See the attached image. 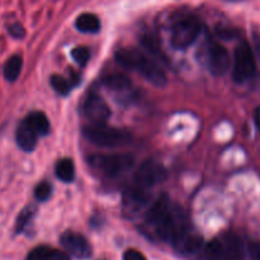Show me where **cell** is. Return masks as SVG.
<instances>
[{"mask_svg":"<svg viewBox=\"0 0 260 260\" xmlns=\"http://www.w3.org/2000/svg\"><path fill=\"white\" fill-rule=\"evenodd\" d=\"M202 30V24L194 14H183L173 22L172 41L173 47L177 50H185L194 43Z\"/></svg>","mask_w":260,"mask_h":260,"instance_id":"cell-1","label":"cell"},{"mask_svg":"<svg viewBox=\"0 0 260 260\" xmlns=\"http://www.w3.org/2000/svg\"><path fill=\"white\" fill-rule=\"evenodd\" d=\"M83 134L88 141L101 147H119L131 142V135L128 132L106 124L84 127Z\"/></svg>","mask_w":260,"mask_h":260,"instance_id":"cell-2","label":"cell"},{"mask_svg":"<svg viewBox=\"0 0 260 260\" xmlns=\"http://www.w3.org/2000/svg\"><path fill=\"white\" fill-rule=\"evenodd\" d=\"M189 225L187 213L179 206H170L167 215L156 225V233L161 240L172 243L173 239Z\"/></svg>","mask_w":260,"mask_h":260,"instance_id":"cell-3","label":"cell"},{"mask_svg":"<svg viewBox=\"0 0 260 260\" xmlns=\"http://www.w3.org/2000/svg\"><path fill=\"white\" fill-rule=\"evenodd\" d=\"M255 71L256 63L253 50L246 42H241L235 48V53H234V81L239 84L245 83L255 75Z\"/></svg>","mask_w":260,"mask_h":260,"instance_id":"cell-4","label":"cell"},{"mask_svg":"<svg viewBox=\"0 0 260 260\" xmlns=\"http://www.w3.org/2000/svg\"><path fill=\"white\" fill-rule=\"evenodd\" d=\"M90 164L108 177H118L134 167L135 157L129 154L94 155Z\"/></svg>","mask_w":260,"mask_h":260,"instance_id":"cell-5","label":"cell"},{"mask_svg":"<svg viewBox=\"0 0 260 260\" xmlns=\"http://www.w3.org/2000/svg\"><path fill=\"white\" fill-rule=\"evenodd\" d=\"M168 178V170L165 169L164 165L155 160H146L141 164L136 173L137 187L149 188L154 185L160 184Z\"/></svg>","mask_w":260,"mask_h":260,"instance_id":"cell-6","label":"cell"},{"mask_svg":"<svg viewBox=\"0 0 260 260\" xmlns=\"http://www.w3.org/2000/svg\"><path fill=\"white\" fill-rule=\"evenodd\" d=\"M175 250L182 254H196L203 248V238L197 230L188 225L172 240Z\"/></svg>","mask_w":260,"mask_h":260,"instance_id":"cell-7","label":"cell"},{"mask_svg":"<svg viewBox=\"0 0 260 260\" xmlns=\"http://www.w3.org/2000/svg\"><path fill=\"white\" fill-rule=\"evenodd\" d=\"M61 245L70 255L78 259H88L91 256L90 244L81 234L66 231L61 236Z\"/></svg>","mask_w":260,"mask_h":260,"instance_id":"cell-8","label":"cell"},{"mask_svg":"<svg viewBox=\"0 0 260 260\" xmlns=\"http://www.w3.org/2000/svg\"><path fill=\"white\" fill-rule=\"evenodd\" d=\"M207 61L210 71L216 76H222L230 69V55L220 43L212 42L208 46Z\"/></svg>","mask_w":260,"mask_h":260,"instance_id":"cell-9","label":"cell"},{"mask_svg":"<svg viewBox=\"0 0 260 260\" xmlns=\"http://www.w3.org/2000/svg\"><path fill=\"white\" fill-rule=\"evenodd\" d=\"M84 114L93 124H104L111 116V111L101 96L91 94L84 103Z\"/></svg>","mask_w":260,"mask_h":260,"instance_id":"cell-10","label":"cell"},{"mask_svg":"<svg viewBox=\"0 0 260 260\" xmlns=\"http://www.w3.org/2000/svg\"><path fill=\"white\" fill-rule=\"evenodd\" d=\"M135 71L141 74L149 83L154 84L155 86H164L167 84V75L164 70L155 61L150 60L145 55L140 58Z\"/></svg>","mask_w":260,"mask_h":260,"instance_id":"cell-11","label":"cell"},{"mask_svg":"<svg viewBox=\"0 0 260 260\" xmlns=\"http://www.w3.org/2000/svg\"><path fill=\"white\" fill-rule=\"evenodd\" d=\"M150 202V194L145 188L136 187L127 189L123 194V207L129 213H137Z\"/></svg>","mask_w":260,"mask_h":260,"instance_id":"cell-12","label":"cell"},{"mask_svg":"<svg viewBox=\"0 0 260 260\" xmlns=\"http://www.w3.org/2000/svg\"><path fill=\"white\" fill-rule=\"evenodd\" d=\"M37 135L29 127V124L23 119L20 124L17 128V134H15V140L17 144L23 151L30 152L35 150L36 145H37Z\"/></svg>","mask_w":260,"mask_h":260,"instance_id":"cell-13","label":"cell"},{"mask_svg":"<svg viewBox=\"0 0 260 260\" xmlns=\"http://www.w3.org/2000/svg\"><path fill=\"white\" fill-rule=\"evenodd\" d=\"M170 206H172V203H170V198L168 197V194L160 196L146 212V216H145L146 222L156 226L162 220V217L167 215Z\"/></svg>","mask_w":260,"mask_h":260,"instance_id":"cell-14","label":"cell"},{"mask_svg":"<svg viewBox=\"0 0 260 260\" xmlns=\"http://www.w3.org/2000/svg\"><path fill=\"white\" fill-rule=\"evenodd\" d=\"M221 240L223 244V260H244V246L239 236L228 234Z\"/></svg>","mask_w":260,"mask_h":260,"instance_id":"cell-15","label":"cell"},{"mask_svg":"<svg viewBox=\"0 0 260 260\" xmlns=\"http://www.w3.org/2000/svg\"><path fill=\"white\" fill-rule=\"evenodd\" d=\"M24 121L29 124L30 128L36 132L38 137L46 136L50 132V121H48L47 116L43 112H30Z\"/></svg>","mask_w":260,"mask_h":260,"instance_id":"cell-16","label":"cell"},{"mask_svg":"<svg viewBox=\"0 0 260 260\" xmlns=\"http://www.w3.org/2000/svg\"><path fill=\"white\" fill-rule=\"evenodd\" d=\"M27 260H70V256L50 246H38L28 254Z\"/></svg>","mask_w":260,"mask_h":260,"instance_id":"cell-17","label":"cell"},{"mask_svg":"<svg viewBox=\"0 0 260 260\" xmlns=\"http://www.w3.org/2000/svg\"><path fill=\"white\" fill-rule=\"evenodd\" d=\"M76 29L83 33H96L101 29V20L95 14L84 13L79 15L75 22Z\"/></svg>","mask_w":260,"mask_h":260,"instance_id":"cell-18","label":"cell"},{"mask_svg":"<svg viewBox=\"0 0 260 260\" xmlns=\"http://www.w3.org/2000/svg\"><path fill=\"white\" fill-rule=\"evenodd\" d=\"M103 84L107 89L113 91H126L131 88L132 83L129 78L123 74H111L103 79Z\"/></svg>","mask_w":260,"mask_h":260,"instance_id":"cell-19","label":"cell"},{"mask_svg":"<svg viewBox=\"0 0 260 260\" xmlns=\"http://www.w3.org/2000/svg\"><path fill=\"white\" fill-rule=\"evenodd\" d=\"M23 60L19 55H14L5 62L4 65V78L8 81H15L22 71Z\"/></svg>","mask_w":260,"mask_h":260,"instance_id":"cell-20","label":"cell"},{"mask_svg":"<svg viewBox=\"0 0 260 260\" xmlns=\"http://www.w3.org/2000/svg\"><path fill=\"white\" fill-rule=\"evenodd\" d=\"M55 170L58 179L65 183L73 182L75 178V167L73 160L70 159H61L60 161H57Z\"/></svg>","mask_w":260,"mask_h":260,"instance_id":"cell-21","label":"cell"},{"mask_svg":"<svg viewBox=\"0 0 260 260\" xmlns=\"http://www.w3.org/2000/svg\"><path fill=\"white\" fill-rule=\"evenodd\" d=\"M206 260H223V244L221 239H213L205 246Z\"/></svg>","mask_w":260,"mask_h":260,"instance_id":"cell-22","label":"cell"},{"mask_svg":"<svg viewBox=\"0 0 260 260\" xmlns=\"http://www.w3.org/2000/svg\"><path fill=\"white\" fill-rule=\"evenodd\" d=\"M36 212H37V208L36 206H28L24 210L20 212V215L18 216L17 223H15V230H17L18 234H20L22 231L25 230V228H28L32 220L35 218Z\"/></svg>","mask_w":260,"mask_h":260,"instance_id":"cell-23","label":"cell"},{"mask_svg":"<svg viewBox=\"0 0 260 260\" xmlns=\"http://www.w3.org/2000/svg\"><path fill=\"white\" fill-rule=\"evenodd\" d=\"M51 86L57 91L61 95H69L71 90V83L70 80L65 79L63 76L60 75H52L51 76Z\"/></svg>","mask_w":260,"mask_h":260,"instance_id":"cell-24","label":"cell"},{"mask_svg":"<svg viewBox=\"0 0 260 260\" xmlns=\"http://www.w3.org/2000/svg\"><path fill=\"white\" fill-rule=\"evenodd\" d=\"M71 57L74 58L78 65L85 66L88 63L89 57H90V51L86 47H75L73 51H71Z\"/></svg>","mask_w":260,"mask_h":260,"instance_id":"cell-25","label":"cell"},{"mask_svg":"<svg viewBox=\"0 0 260 260\" xmlns=\"http://www.w3.org/2000/svg\"><path fill=\"white\" fill-rule=\"evenodd\" d=\"M51 193H52V187H51L50 183H41V184L37 185L35 190V196L40 202H45L48 198L51 197Z\"/></svg>","mask_w":260,"mask_h":260,"instance_id":"cell-26","label":"cell"},{"mask_svg":"<svg viewBox=\"0 0 260 260\" xmlns=\"http://www.w3.org/2000/svg\"><path fill=\"white\" fill-rule=\"evenodd\" d=\"M123 260H147V259L145 258L144 254L140 253L139 250H135V249H128V250L124 251Z\"/></svg>","mask_w":260,"mask_h":260,"instance_id":"cell-27","label":"cell"},{"mask_svg":"<svg viewBox=\"0 0 260 260\" xmlns=\"http://www.w3.org/2000/svg\"><path fill=\"white\" fill-rule=\"evenodd\" d=\"M250 260H260V241H254L249 245Z\"/></svg>","mask_w":260,"mask_h":260,"instance_id":"cell-28","label":"cell"},{"mask_svg":"<svg viewBox=\"0 0 260 260\" xmlns=\"http://www.w3.org/2000/svg\"><path fill=\"white\" fill-rule=\"evenodd\" d=\"M9 32H10V35H12L13 37H15V38H22L23 36H24V33H25L24 28H23L20 24H18V23L10 25Z\"/></svg>","mask_w":260,"mask_h":260,"instance_id":"cell-29","label":"cell"},{"mask_svg":"<svg viewBox=\"0 0 260 260\" xmlns=\"http://www.w3.org/2000/svg\"><path fill=\"white\" fill-rule=\"evenodd\" d=\"M254 119H255V124L260 131V107L255 109V113H254Z\"/></svg>","mask_w":260,"mask_h":260,"instance_id":"cell-30","label":"cell"}]
</instances>
